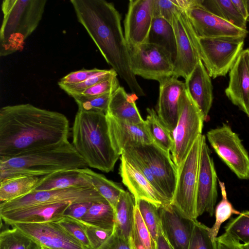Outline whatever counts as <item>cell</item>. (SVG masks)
I'll return each instance as SVG.
<instances>
[{
    "instance_id": "6",
    "label": "cell",
    "mask_w": 249,
    "mask_h": 249,
    "mask_svg": "<svg viewBox=\"0 0 249 249\" xmlns=\"http://www.w3.org/2000/svg\"><path fill=\"white\" fill-rule=\"evenodd\" d=\"M205 135H200L187 156L177 168L176 189L171 204L183 216L192 220L196 213L198 176L201 147Z\"/></svg>"
},
{
    "instance_id": "39",
    "label": "cell",
    "mask_w": 249,
    "mask_h": 249,
    "mask_svg": "<svg viewBox=\"0 0 249 249\" xmlns=\"http://www.w3.org/2000/svg\"><path fill=\"white\" fill-rule=\"evenodd\" d=\"M113 92L92 97L73 95L72 97L78 105V110L107 113L109 101Z\"/></svg>"
},
{
    "instance_id": "9",
    "label": "cell",
    "mask_w": 249,
    "mask_h": 249,
    "mask_svg": "<svg viewBox=\"0 0 249 249\" xmlns=\"http://www.w3.org/2000/svg\"><path fill=\"white\" fill-rule=\"evenodd\" d=\"M127 46L131 70L135 76L160 82L174 75V61L162 47L148 42Z\"/></svg>"
},
{
    "instance_id": "33",
    "label": "cell",
    "mask_w": 249,
    "mask_h": 249,
    "mask_svg": "<svg viewBox=\"0 0 249 249\" xmlns=\"http://www.w3.org/2000/svg\"><path fill=\"white\" fill-rule=\"evenodd\" d=\"M146 110L147 115L145 121L153 142L170 153L173 144L172 134L162 123L153 108H147Z\"/></svg>"
},
{
    "instance_id": "25",
    "label": "cell",
    "mask_w": 249,
    "mask_h": 249,
    "mask_svg": "<svg viewBox=\"0 0 249 249\" xmlns=\"http://www.w3.org/2000/svg\"><path fill=\"white\" fill-rule=\"evenodd\" d=\"M71 188L94 187L90 178L81 169L76 168L59 171L39 177L38 182L32 192Z\"/></svg>"
},
{
    "instance_id": "22",
    "label": "cell",
    "mask_w": 249,
    "mask_h": 249,
    "mask_svg": "<svg viewBox=\"0 0 249 249\" xmlns=\"http://www.w3.org/2000/svg\"><path fill=\"white\" fill-rule=\"evenodd\" d=\"M119 174L124 184L133 196L135 202L140 199L149 201L157 207L170 205L155 189L149 180L121 155Z\"/></svg>"
},
{
    "instance_id": "24",
    "label": "cell",
    "mask_w": 249,
    "mask_h": 249,
    "mask_svg": "<svg viewBox=\"0 0 249 249\" xmlns=\"http://www.w3.org/2000/svg\"><path fill=\"white\" fill-rule=\"evenodd\" d=\"M185 81L186 90L206 121L213 101V86L201 60Z\"/></svg>"
},
{
    "instance_id": "34",
    "label": "cell",
    "mask_w": 249,
    "mask_h": 249,
    "mask_svg": "<svg viewBox=\"0 0 249 249\" xmlns=\"http://www.w3.org/2000/svg\"><path fill=\"white\" fill-rule=\"evenodd\" d=\"M129 242L132 249H156V242L146 227L136 205Z\"/></svg>"
},
{
    "instance_id": "7",
    "label": "cell",
    "mask_w": 249,
    "mask_h": 249,
    "mask_svg": "<svg viewBox=\"0 0 249 249\" xmlns=\"http://www.w3.org/2000/svg\"><path fill=\"white\" fill-rule=\"evenodd\" d=\"M204 121L201 111L185 89L179 99L178 120L172 134L171 157L177 168L202 134Z\"/></svg>"
},
{
    "instance_id": "30",
    "label": "cell",
    "mask_w": 249,
    "mask_h": 249,
    "mask_svg": "<svg viewBox=\"0 0 249 249\" xmlns=\"http://www.w3.org/2000/svg\"><path fill=\"white\" fill-rule=\"evenodd\" d=\"M201 5L213 14L235 26L247 30V21L238 12L231 0H200Z\"/></svg>"
},
{
    "instance_id": "11",
    "label": "cell",
    "mask_w": 249,
    "mask_h": 249,
    "mask_svg": "<svg viewBox=\"0 0 249 249\" xmlns=\"http://www.w3.org/2000/svg\"><path fill=\"white\" fill-rule=\"evenodd\" d=\"M177 45L174 74L186 79L201 60L198 37L184 11L174 16L172 23Z\"/></svg>"
},
{
    "instance_id": "19",
    "label": "cell",
    "mask_w": 249,
    "mask_h": 249,
    "mask_svg": "<svg viewBox=\"0 0 249 249\" xmlns=\"http://www.w3.org/2000/svg\"><path fill=\"white\" fill-rule=\"evenodd\" d=\"M160 226L174 249H188L195 221L183 216L171 204L159 208Z\"/></svg>"
},
{
    "instance_id": "56",
    "label": "cell",
    "mask_w": 249,
    "mask_h": 249,
    "mask_svg": "<svg viewBox=\"0 0 249 249\" xmlns=\"http://www.w3.org/2000/svg\"><path fill=\"white\" fill-rule=\"evenodd\" d=\"M40 249H49V248L41 246V247H40Z\"/></svg>"
},
{
    "instance_id": "17",
    "label": "cell",
    "mask_w": 249,
    "mask_h": 249,
    "mask_svg": "<svg viewBox=\"0 0 249 249\" xmlns=\"http://www.w3.org/2000/svg\"><path fill=\"white\" fill-rule=\"evenodd\" d=\"M154 0H130L124 20V36L127 46L147 42L152 25Z\"/></svg>"
},
{
    "instance_id": "52",
    "label": "cell",
    "mask_w": 249,
    "mask_h": 249,
    "mask_svg": "<svg viewBox=\"0 0 249 249\" xmlns=\"http://www.w3.org/2000/svg\"><path fill=\"white\" fill-rule=\"evenodd\" d=\"M231 1L236 10L246 20L248 17L246 0H231Z\"/></svg>"
},
{
    "instance_id": "46",
    "label": "cell",
    "mask_w": 249,
    "mask_h": 249,
    "mask_svg": "<svg viewBox=\"0 0 249 249\" xmlns=\"http://www.w3.org/2000/svg\"><path fill=\"white\" fill-rule=\"evenodd\" d=\"M84 223L92 249L100 248L109 240L114 233V230L102 229Z\"/></svg>"
},
{
    "instance_id": "32",
    "label": "cell",
    "mask_w": 249,
    "mask_h": 249,
    "mask_svg": "<svg viewBox=\"0 0 249 249\" xmlns=\"http://www.w3.org/2000/svg\"><path fill=\"white\" fill-rule=\"evenodd\" d=\"M81 220L88 225L113 230L114 211L107 200L93 202Z\"/></svg>"
},
{
    "instance_id": "38",
    "label": "cell",
    "mask_w": 249,
    "mask_h": 249,
    "mask_svg": "<svg viewBox=\"0 0 249 249\" xmlns=\"http://www.w3.org/2000/svg\"><path fill=\"white\" fill-rule=\"evenodd\" d=\"M225 233L231 237L249 243V211H243L232 219L225 227Z\"/></svg>"
},
{
    "instance_id": "2",
    "label": "cell",
    "mask_w": 249,
    "mask_h": 249,
    "mask_svg": "<svg viewBox=\"0 0 249 249\" xmlns=\"http://www.w3.org/2000/svg\"><path fill=\"white\" fill-rule=\"evenodd\" d=\"M78 21L101 53L133 94L145 96L132 71L128 46L121 26V17L112 3L105 0H71Z\"/></svg>"
},
{
    "instance_id": "55",
    "label": "cell",
    "mask_w": 249,
    "mask_h": 249,
    "mask_svg": "<svg viewBox=\"0 0 249 249\" xmlns=\"http://www.w3.org/2000/svg\"><path fill=\"white\" fill-rule=\"evenodd\" d=\"M242 249H249V243L242 244Z\"/></svg>"
},
{
    "instance_id": "29",
    "label": "cell",
    "mask_w": 249,
    "mask_h": 249,
    "mask_svg": "<svg viewBox=\"0 0 249 249\" xmlns=\"http://www.w3.org/2000/svg\"><path fill=\"white\" fill-rule=\"evenodd\" d=\"M39 179L37 177L19 176L0 180V203L13 200L31 193Z\"/></svg>"
},
{
    "instance_id": "15",
    "label": "cell",
    "mask_w": 249,
    "mask_h": 249,
    "mask_svg": "<svg viewBox=\"0 0 249 249\" xmlns=\"http://www.w3.org/2000/svg\"><path fill=\"white\" fill-rule=\"evenodd\" d=\"M217 176L213 158L204 136L202 142L198 176L196 213H204L211 216L214 213L217 198Z\"/></svg>"
},
{
    "instance_id": "8",
    "label": "cell",
    "mask_w": 249,
    "mask_h": 249,
    "mask_svg": "<svg viewBox=\"0 0 249 249\" xmlns=\"http://www.w3.org/2000/svg\"><path fill=\"white\" fill-rule=\"evenodd\" d=\"M245 37L198 38L201 60L211 77L224 76L243 51Z\"/></svg>"
},
{
    "instance_id": "51",
    "label": "cell",
    "mask_w": 249,
    "mask_h": 249,
    "mask_svg": "<svg viewBox=\"0 0 249 249\" xmlns=\"http://www.w3.org/2000/svg\"><path fill=\"white\" fill-rule=\"evenodd\" d=\"M156 249H174L164 234L161 226L156 241Z\"/></svg>"
},
{
    "instance_id": "3",
    "label": "cell",
    "mask_w": 249,
    "mask_h": 249,
    "mask_svg": "<svg viewBox=\"0 0 249 249\" xmlns=\"http://www.w3.org/2000/svg\"><path fill=\"white\" fill-rule=\"evenodd\" d=\"M87 166L68 140L14 156L0 157V181L19 176L41 177L59 171L84 168Z\"/></svg>"
},
{
    "instance_id": "14",
    "label": "cell",
    "mask_w": 249,
    "mask_h": 249,
    "mask_svg": "<svg viewBox=\"0 0 249 249\" xmlns=\"http://www.w3.org/2000/svg\"><path fill=\"white\" fill-rule=\"evenodd\" d=\"M18 228L40 246L51 249H86L56 221L17 223Z\"/></svg>"
},
{
    "instance_id": "12",
    "label": "cell",
    "mask_w": 249,
    "mask_h": 249,
    "mask_svg": "<svg viewBox=\"0 0 249 249\" xmlns=\"http://www.w3.org/2000/svg\"><path fill=\"white\" fill-rule=\"evenodd\" d=\"M104 200H106L94 188H71L32 192L21 197L0 203V213L42 204L95 202Z\"/></svg>"
},
{
    "instance_id": "13",
    "label": "cell",
    "mask_w": 249,
    "mask_h": 249,
    "mask_svg": "<svg viewBox=\"0 0 249 249\" xmlns=\"http://www.w3.org/2000/svg\"><path fill=\"white\" fill-rule=\"evenodd\" d=\"M128 146L147 164L160 184L165 198L171 204L176 187L178 170L170 153L154 142L133 144Z\"/></svg>"
},
{
    "instance_id": "10",
    "label": "cell",
    "mask_w": 249,
    "mask_h": 249,
    "mask_svg": "<svg viewBox=\"0 0 249 249\" xmlns=\"http://www.w3.org/2000/svg\"><path fill=\"white\" fill-rule=\"evenodd\" d=\"M206 136L216 154L236 176L249 179V155L238 134L223 124L208 131Z\"/></svg>"
},
{
    "instance_id": "1",
    "label": "cell",
    "mask_w": 249,
    "mask_h": 249,
    "mask_svg": "<svg viewBox=\"0 0 249 249\" xmlns=\"http://www.w3.org/2000/svg\"><path fill=\"white\" fill-rule=\"evenodd\" d=\"M69 122L63 114L30 104L0 109V157H9L68 140Z\"/></svg>"
},
{
    "instance_id": "21",
    "label": "cell",
    "mask_w": 249,
    "mask_h": 249,
    "mask_svg": "<svg viewBox=\"0 0 249 249\" xmlns=\"http://www.w3.org/2000/svg\"><path fill=\"white\" fill-rule=\"evenodd\" d=\"M106 116L111 144L120 156L123 150L128 145L153 142L145 121L141 124H133L106 114Z\"/></svg>"
},
{
    "instance_id": "20",
    "label": "cell",
    "mask_w": 249,
    "mask_h": 249,
    "mask_svg": "<svg viewBox=\"0 0 249 249\" xmlns=\"http://www.w3.org/2000/svg\"><path fill=\"white\" fill-rule=\"evenodd\" d=\"M225 94L249 118V49L243 50L229 73Z\"/></svg>"
},
{
    "instance_id": "43",
    "label": "cell",
    "mask_w": 249,
    "mask_h": 249,
    "mask_svg": "<svg viewBox=\"0 0 249 249\" xmlns=\"http://www.w3.org/2000/svg\"><path fill=\"white\" fill-rule=\"evenodd\" d=\"M117 74L113 75L73 95L92 97L101 95L110 92H114L120 87L119 82L117 77Z\"/></svg>"
},
{
    "instance_id": "27",
    "label": "cell",
    "mask_w": 249,
    "mask_h": 249,
    "mask_svg": "<svg viewBox=\"0 0 249 249\" xmlns=\"http://www.w3.org/2000/svg\"><path fill=\"white\" fill-rule=\"evenodd\" d=\"M135 208L133 196L130 192H123L114 210V232L120 237L128 241L134 223Z\"/></svg>"
},
{
    "instance_id": "49",
    "label": "cell",
    "mask_w": 249,
    "mask_h": 249,
    "mask_svg": "<svg viewBox=\"0 0 249 249\" xmlns=\"http://www.w3.org/2000/svg\"><path fill=\"white\" fill-rule=\"evenodd\" d=\"M215 249H242L240 241L224 232L214 239Z\"/></svg>"
},
{
    "instance_id": "45",
    "label": "cell",
    "mask_w": 249,
    "mask_h": 249,
    "mask_svg": "<svg viewBox=\"0 0 249 249\" xmlns=\"http://www.w3.org/2000/svg\"><path fill=\"white\" fill-rule=\"evenodd\" d=\"M181 10L177 0H154V17H160L171 24L174 15Z\"/></svg>"
},
{
    "instance_id": "36",
    "label": "cell",
    "mask_w": 249,
    "mask_h": 249,
    "mask_svg": "<svg viewBox=\"0 0 249 249\" xmlns=\"http://www.w3.org/2000/svg\"><path fill=\"white\" fill-rule=\"evenodd\" d=\"M143 221L156 242L160 227L159 207L145 200L140 199L136 202Z\"/></svg>"
},
{
    "instance_id": "50",
    "label": "cell",
    "mask_w": 249,
    "mask_h": 249,
    "mask_svg": "<svg viewBox=\"0 0 249 249\" xmlns=\"http://www.w3.org/2000/svg\"><path fill=\"white\" fill-rule=\"evenodd\" d=\"M99 249H132L130 242L125 240L114 232L109 240Z\"/></svg>"
},
{
    "instance_id": "44",
    "label": "cell",
    "mask_w": 249,
    "mask_h": 249,
    "mask_svg": "<svg viewBox=\"0 0 249 249\" xmlns=\"http://www.w3.org/2000/svg\"><path fill=\"white\" fill-rule=\"evenodd\" d=\"M117 73L112 69L110 70H100L99 71L90 76L83 82L63 88L62 89L71 96Z\"/></svg>"
},
{
    "instance_id": "28",
    "label": "cell",
    "mask_w": 249,
    "mask_h": 249,
    "mask_svg": "<svg viewBox=\"0 0 249 249\" xmlns=\"http://www.w3.org/2000/svg\"><path fill=\"white\" fill-rule=\"evenodd\" d=\"M160 46L171 55L175 63L177 57V45L172 24L160 17H154L147 42Z\"/></svg>"
},
{
    "instance_id": "35",
    "label": "cell",
    "mask_w": 249,
    "mask_h": 249,
    "mask_svg": "<svg viewBox=\"0 0 249 249\" xmlns=\"http://www.w3.org/2000/svg\"><path fill=\"white\" fill-rule=\"evenodd\" d=\"M218 184L222 199L215 208V221L213 227L210 228L211 236L213 241L217 237L221 225L232 215H239L240 213V212L236 210L229 201L225 183L218 179Z\"/></svg>"
},
{
    "instance_id": "41",
    "label": "cell",
    "mask_w": 249,
    "mask_h": 249,
    "mask_svg": "<svg viewBox=\"0 0 249 249\" xmlns=\"http://www.w3.org/2000/svg\"><path fill=\"white\" fill-rule=\"evenodd\" d=\"M188 249H215L214 241L210 234V228L196 220Z\"/></svg>"
},
{
    "instance_id": "42",
    "label": "cell",
    "mask_w": 249,
    "mask_h": 249,
    "mask_svg": "<svg viewBox=\"0 0 249 249\" xmlns=\"http://www.w3.org/2000/svg\"><path fill=\"white\" fill-rule=\"evenodd\" d=\"M122 155L129 162L138 169L149 180L158 193L171 204L165 198L160 184L143 159L129 146L125 147L123 150Z\"/></svg>"
},
{
    "instance_id": "47",
    "label": "cell",
    "mask_w": 249,
    "mask_h": 249,
    "mask_svg": "<svg viewBox=\"0 0 249 249\" xmlns=\"http://www.w3.org/2000/svg\"><path fill=\"white\" fill-rule=\"evenodd\" d=\"M100 70L97 68L90 70L83 69L70 72L61 78L58 82V85L62 89L65 87L78 84L98 72Z\"/></svg>"
},
{
    "instance_id": "48",
    "label": "cell",
    "mask_w": 249,
    "mask_h": 249,
    "mask_svg": "<svg viewBox=\"0 0 249 249\" xmlns=\"http://www.w3.org/2000/svg\"><path fill=\"white\" fill-rule=\"evenodd\" d=\"M93 203L85 202L71 204L66 210L64 215L81 220Z\"/></svg>"
},
{
    "instance_id": "54",
    "label": "cell",
    "mask_w": 249,
    "mask_h": 249,
    "mask_svg": "<svg viewBox=\"0 0 249 249\" xmlns=\"http://www.w3.org/2000/svg\"><path fill=\"white\" fill-rule=\"evenodd\" d=\"M246 4L247 7V12H248V17L247 18V21L249 22V0H246Z\"/></svg>"
},
{
    "instance_id": "23",
    "label": "cell",
    "mask_w": 249,
    "mask_h": 249,
    "mask_svg": "<svg viewBox=\"0 0 249 249\" xmlns=\"http://www.w3.org/2000/svg\"><path fill=\"white\" fill-rule=\"evenodd\" d=\"M72 203H63L42 204L18 210L0 213L1 219L12 225L17 223H39L57 221L64 215Z\"/></svg>"
},
{
    "instance_id": "31",
    "label": "cell",
    "mask_w": 249,
    "mask_h": 249,
    "mask_svg": "<svg viewBox=\"0 0 249 249\" xmlns=\"http://www.w3.org/2000/svg\"><path fill=\"white\" fill-rule=\"evenodd\" d=\"M81 170L90 178L94 188L109 203L114 211L121 195L125 191L122 186L87 167L81 168Z\"/></svg>"
},
{
    "instance_id": "5",
    "label": "cell",
    "mask_w": 249,
    "mask_h": 249,
    "mask_svg": "<svg viewBox=\"0 0 249 249\" xmlns=\"http://www.w3.org/2000/svg\"><path fill=\"white\" fill-rule=\"evenodd\" d=\"M46 0H4L0 29V56L22 50L26 39L37 27Z\"/></svg>"
},
{
    "instance_id": "4",
    "label": "cell",
    "mask_w": 249,
    "mask_h": 249,
    "mask_svg": "<svg viewBox=\"0 0 249 249\" xmlns=\"http://www.w3.org/2000/svg\"><path fill=\"white\" fill-rule=\"evenodd\" d=\"M72 144L90 167L112 171L120 158L110 139L106 114L78 110L73 123Z\"/></svg>"
},
{
    "instance_id": "37",
    "label": "cell",
    "mask_w": 249,
    "mask_h": 249,
    "mask_svg": "<svg viewBox=\"0 0 249 249\" xmlns=\"http://www.w3.org/2000/svg\"><path fill=\"white\" fill-rule=\"evenodd\" d=\"M34 241L18 228L1 231L0 249H29Z\"/></svg>"
},
{
    "instance_id": "16",
    "label": "cell",
    "mask_w": 249,
    "mask_h": 249,
    "mask_svg": "<svg viewBox=\"0 0 249 249\" xmlns=\"http://www.w3.org/2000/svg\"><path fill=\"white\" fill-rule=\"evenodd\" d=\"M198 38L246 37L247 30L240 29L213 14L200 4L184 11Z\"/></svg>"
},
{
    "instance_id": "40",
    "label": "cell",
    "mask_w": 249,
    "mask_h": 249,
    "mask_svg": "<svg viewBox=\"0 0 249 249\" xmlns=\"http://www.w3.org/2000/svg\"><path fill=\"white\" fill-rule=\"evenodd\" d=\"M56 222L86 249H92L85 224L81 220L64 215Z\"/></svg>"
},
{
    "instance_id": "26",
    "label": "cell",
    "mask_w": 249,
    "mask_h": 249,
    "mask_svg": "<svg viewBox=\"0 0 249 249\" xmlns=\"http://www.w3.org/2000/svg\"><path fill=\"white\" fill-rule=\"evenodd\" d=\"M137 99L136 95L128 94L123 87L120 86L113 92L106 114L130 123H143L145 120L136 106Z\"/></svg>"
},
{
    "instance_id": "18",
    "label": "cell",
    "mask_w": 249,
    "mask_h": 249,
    "mask_svg": "<svg viewBox=\"0 0 249 249\" xmlns=\"http://www.w3.org/2000/svg\"><path fill=\"white\" fill-rule=\"evenodd\" d=\"M159 83L157 113L162 123L173 134L178 120L179 99L186 89L185 82L173 75Z\"/></svg>"
},
{
    "instance_id": "53",
    "label": "cell",
    "mask_w": 249,
    "mask_h": 249,
    "mask_svg": "<svg viewBox=\"0 0 249 249\" xmlns=\"http://www.w3.org/2000/svg\"><path fill=\"white\" fill-rule=\"evenodd\" d=\"M29 249H40V246L34 242Z\"/></svg>"
}]
</instances>
